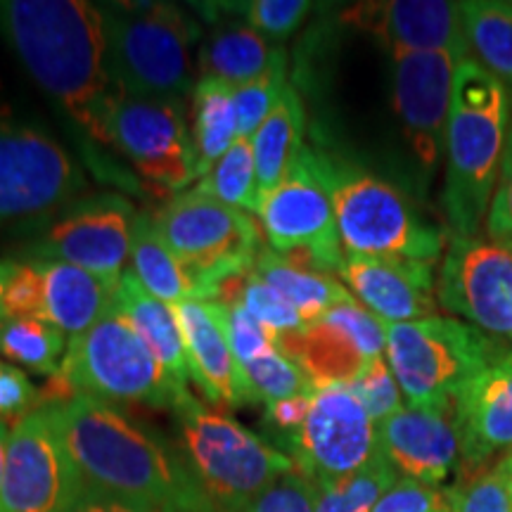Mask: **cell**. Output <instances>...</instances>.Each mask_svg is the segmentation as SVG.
Segmentation results:
<instances>
[{
	"label": "cell",
	"instance_id": "1",
	"mask_svg": "<svg viewBox=\"0 0 512 512\" xmlns=\"http://www.w3.org/2000/svg\"><path fill=\"white\" fill-rule=\"evenodd\" d=\"M83 486L176 512H211L178 444L86 394H43Z\"/></svg>",
	"mask_w": 512,
	"mask_h": 512
},
{
	"label": "cell",
	"instance_id": "2",
	"mask_svg": "<svg viewBox=\"0 0 512 512\" xmlns=\"http://www.w3.org/2000/svg\"><path fill=\"white\" fill-rule=\"evenodd\" d=\"M0 36L38 86L98 143L114 98L100 5L86 0H0Z\"/></svg>",
	"mask_w": 512,
	"mask_h": 512
},
{
	"label": "cell",
	"instance_id": "3",
	"mask_svg": "<svg viewBox=\"0 0 512 512\" xmlns=\"http://www.w3.org/2000/svg\"><path fill=\"white\" fill-rule=\"evenodd\" d=\"M510 124V88L475 57L460 62L446 124V178L441 195L453 235L477 238L482 230Z\"/></svg>",
	"mask_w": 512,
	"mask_h": 512
},
{
	"label": "cell",
	"instance_id": "4",
	"mask_svg": "<svg viewBox=\"0 0 512 512\" xmlns=\"http://www.w3.org/2000/svg\"><path fill=\"white\" fill-rule=\"evenodd\" d=\"M318 159L344 254L437 264L444 254V230L396 185L328 152H318Z\"/></svg>",
	"mask_w": 512,
	"mask_h": 512
},
{
	"label": "cell",
	"instance_id": "5",
	"mask_svg": "<svg viewBox=\"0 0 512 512\" xmlns=\"http://www.w3.org/2000/svg\"><path fill=\"white\" fill-rule=\"evenodd\" d=\"M171 413L178 448L211 512H245L266 486L297 470L280 448L256 437L230 415L204 406L192 392Z\"/></svg>",
	"mask_w": 512,
	"mask_h": 512
},
{
	"label": "cell",
	"instance_id": "6",
	"mask_svg": "<svg viewBox=\"0 0 512 512\" xmlns=\"http://www.w3.org/2000/svg\"><path fill=\"white\" fill-rule=\"evenodd\" d=\"M107 67L117 91L133 98L183 100L192 88V46L200 27L171 3L100 5Z\"/></svg>",
	"mask_w": 512,
	"mask_h": 512
},
{
	"label": "cell",
	"instance_id": "7",
	"mask_svg": "<svg viewBox=\"0 0 512 512\" xmlns=\"http://www.w3.org/2000/svg\"><path fill=\"white\" fill-rule=\"evenodd\" d=\"M384 332V356L401 394L422 411H453L465 384L505 356L496 337L446 316L384 323Z\"/></svg>",
	"mask_w": 512,
	"mask_h": 512
},
{
	"label": "cell",
	"instance_id": "8",
	"mask_svg": "<svg viewBox=\"0 0 512 512\" xmlns=\"http://www.w3.org/2000/svg\"><path fill=\"white\" fill-rule=\"evenodd\" d=\"M86 394L105 403L174 408L190 389L178 387L117 306L81 335L69 337L60 373L46 394Z\"/></svg>",
	"mask_w": 512,
	"mask_h": 512
},
{
	"label": "cell",
	"instance_id": "9",
	"mask_svg": "<svg viewBox=\"0 0 512 512\" xmlns=\"http://www.w3.org/2000/svg\"><path fill=\"white\" fill-rule=\"evenodd\" d=\"M152 219L202 302L228 278L252 271L261 254L264 233L252 214L195 190L169 197Z\"/></svg>",
	"mask_w": 512,
	"mask_h": 512
},
{
	"label": "cell",
	"instance_id": "10",
	"mask_svg": "<svg viewBox=\"0 0 512 512\" xmlns=\"http://www.w3.org/2000/svg\"><path fill=\"white\" fill-rule=\"evenodd\" d=\"M256 216L268 249L294 266L339 273L344 249L318 150L302 147L283 181L264 195Z\"/></svg>",
	"mask_w": 512,
	"mask_h": 512
},
{
	"label": "cell",
	"instance_id": "11",
	"mask_svg": "<svg viewBox=\"0 0 512 512\" xmlns=\"http://www.w3.org/2000/svg\"><path fill=\"white\" fill-rule=\"evenodd\" d=\"M183 100L133 98L117 93L105 121V143L131 162L143 183L159 195H181L200 181Z\"/></svg>",
	"mask_w": 512,
	"mask_h": 512
},
{
	"label": "cell",
	"instance_id": "12",
	"mask_svg": "<svg viewBox=\"0 0 512 512\" xmlns=\"http://www.w3.org/2000/svg\"><path fill=\"white\" fill-rule=\"evenodd\" d=\"M83 190V169L55 138L0 121V226L57 214Z\"/></svg>",
	"mask_w": 512,
	"mask_h": 512
},
{
	"label": "cell",
	"instance_id": "13",
	"mask_svg": "<svg viewBox=\"0 0 512 512\" xmlns=\"http://www.w3.org/2000/svg\"><path fill=\"white\" fill-rule=\"evenodd\" d=\"M138 211L121 195L74 200L22 249V261H62L117 287L131 259Z\"/></svg>",
	"mask_w": 512,
	"mask_h": 512
},
{
	"label": "cell",
	"instance_id": "14",
	"mask_svg": "<svg viewBox=\"0 0 512 512\" xmlns=\"http://www.w3.org/2000/svg\"><path fill=\"white\" fill-rule=\"evenodd\" d=\"M83 489L46 403L19 418L5 451L0 512H69Z\"/></svg>",
	"mask_w": 512,
	"mask_h": 512
},
{
	"label": "cell",
	"instance_id": "15",
	"mask_svg": "<svg viewBox=\"0 0 512 512\" xmlns=\"http://www.w3.org/2000/svg\"><path fill=\"white\" fill-rule=\"evenodd\" d=\"M278 446L302 475L325 484L354 475L377 456V427L347 384H323L313 389L302 430Z\"/></svg>",
	"mask_w": 512,
	"mask_h": 512
},
{
	"label": "cell",
	"instance_id": "16",
	"mask_svg": "<svg viewBox=\"0 0 512 512\" xmlns=\"http://www.w3.org/2000/svg\"><path fill=\"white\" fill-rule=\"evenodd\" d=\"M437 302L486 335L512 342V249L453 235L439 268Z\"/></svg>",
	"mask_w": 512,
	"mask_h": 512
},
{
	"label": "cell",
	"instance_id": "17",
	"mask_svg": "<svg viewBox=\"0 0 512 512\" xmlns=\"http://www.w3.org/2000/svg\"><path fill=\"white\" fill-rule=\"evenodd\" d=\"M394 112L415 159L437 169L446 145L453 81L460 57L441 50H389Z\"/></svg>",
	"mask_w": 512,
	"mask_h": 512
},
{
	"label": "cell",
	"instance_id": "18",
	"mask_svg": "<svg viewBox=\"0 0 512 512\" xmlns=\"http://www.w3.org/2000/svg\"><path fill=\"white\" fill-rule=\"evenodd\" d=\"M278 347L309 375L313 387L347 384L358 370L384 356V320L356 299L337 304L302 330L278 339Z\"/></svg>",
	"mask_w": 512,
	"mask_h": 512
},
{
	"label": "cell",
	"instance_id": "19",
	"mask_svg": "<svg viewBox=\"0 0 512 512\" xmlns=\"http://www.w3.org/2000/svg\"><path fill=\"white\" fill-rule=\"evenodd\" d=\"M377 453L399 479L441 489L460 460L453 411H422L403 406L377 425Z\"/></svg>",
	"mask_w": 512,
	"mask_h": 512
},
{
	"label": "cell",
	"instance_id": "20",
	"mask_svg": "<svg viewBox=\"0 0 512 512\" xmlns=\"http://www.w3.org/2000/svg\"><path fill=\"white\" fill-rule=\"evenodd\" d=\"M339 278L356 302L384 323H411L437 316V280L432 264L344 254Z\"/></svg>",
	"mask_w": 512,
	"mask_h": 512
},
{
	"label": "cell",
	"instance_id": "21",
	"mask_svg": "<svg viewBox=\"0 0 512 512\" xmlns=\"http://www.w3.org/2000/svg\"><path fill=\"white\" fill-rule=\"evenodd\" d=\"M349 17L380 38L387 50H441L460 60L470 57L460 3L389 0L358 5Z\"/></svg>",
	"mask_w": 512,
	"mask_h": 512
},
{
	"label": "cell",
	"instance_id": "22",
	"mask_svg": "<svg viewBox=\"0 0 512 512\" xmlns=\"http://www.w3.org/2000/svg\"><path fill=\"white\" fill-rule=\"evenodd\" d=\"M453 422L465 467L482 470L498 453H512V354L465 384L453 401Z\"/></svg>",
	"mask_w": 512,
	"mask_h": 512
},
{
	"label": "cell",
	"instance_id": "23",
	"mask_svg": "<svg viewBox=\"0 0 512 512\" xmlns=\"http://www.w3.org/2000/svg\"><path fill=\"white\" fill-rule=\"evenodd\" d=\"M171 309L181 328L190 380L197 384V389H202L207 401L219 408L249 406L252 396L230 351L216 306L202 299H185Z\"/></svg>",
	"mask_w": 512,
	"mask_h": 512
},
{
	"label": "cell",
	"instance_id": "24",
	"mask_svg": "<svg viewBox=\"0 0 512 512\" xmlns=\"http://www.w3.org/2000/svg\"><path fill=\"white\" fill-rule=\"evenodd\" d=\"M216 8L219 10H207L209 15H214V24L200 48V79L211 76L240 88L264 74L283 48L273 46L266 36L249 27L245 19H235L226 5Z\"/></svg>",
	"mask_w": 512,
	"mask_h": 512
},
{
	"label": "cell",
	"instance_id": "25",
	"mask_svg": "<svg viewBox=\"0 0 512 512\" xmlns=\"http://www.w3.org/2000/svg\"><path fill=\"white\" fill-rule=\"evenodd\" d=\"M43 320L76 337L105 316L114 306L117 287L98 275L62 261H41Z\"/></svg>",
	"mask_w": 512,
	"mask_h": 512
},
{
	"label": "cell",
	"instance_id": "26",
	"mask_svg": "<svg viewBox=\"0 0 512 512\" xmlns=\"http://www.w3.org/2000/svg\"><path fill=\"white\" fill-rule=\"evenodd\" d=\"M114 306L124 313V318L133 325V330L138 332V337L143 339L145 347L152 351V356L169 373L171 380L178 387L190 389L188 361H185L183 337L174 309L164 304L162 299H157L155 294L147 292L131 268L121 275L117 283Z\"/></svg>",
	"mask_w": 512,
	"mask_h": 512
},
{
	"label": "cell",
	"instance_id": "27",
	"mask_svg": "<svg viewBox=\"0 0 512 512\" xmlns=\"http://www.w3.org/2000/svg\"><path fill=\"white\" fill-rule=\"evenodd\" d=\"M304 128L306 112L302 95L290 83L285 88L283 98L275 105V110L268 114V119L259 126V131L249 138L254 150L261 200L283 181L294 159L302 152Z\"/></svg>",
	"mask_w": 512,
	"mask_h": 512
},
{
	"label": "cell",
	"instance_id": "28",
	"mask_svg": "<svg viewBox=\"0 0 512 512\" xmlns=\"http://www.w3.org/2000/svg\"><path fill=\"white\" fill-rule=\"evenodd\" d=\"M254 273L266 285H271L275 292L283 294L287 302L297 309L299 316H302L304 325L325 316L337 304L354 299V294L339 280L332 278L330 273L294 266L292 261H287L285 256L273 252V249H261L259 259L254 264Z\"/></svg>",
	"mask_w": 512,
	"mask_h": 512
},
{
	"label": "cell",
	"instance_id": "29",
	"mask_svg": "<svg viewBox=\"0 0 512 512\" xmlns=\"http://www.w3.org/2000/svg\"><path fill=\"white\" fill-rule=\"evenodd\" d=\"M233 86L226 81L202 76L192 88L190 138L197 155L200 178L226 155L238 140V119L233 107Z\"/></svg>",
	"mask_w": 512,
	"mask_h": 512
},
{
	"label": "cell",
	"instance_id": "30",
	"mask_svg": "<svg viewBox=\"0 0 512 512\" xmlns=\"http://www.w3.org/2000/svg\"><path fill=\"white\" fill-rule=\"evenodd\" d=\"M131 261L136 278L143 287L164 304L174 306L185 299H195V287L185 275L183 266L166 245L162 235L155 226L152 214H140L133 228V245H131Z\"/></svg>",
	"mask_w": 512,
	"mask_h": 512
},
{
	"label": "cell",
	"instance_id": "31",
	"mask_svg": "<svg viewBox=\"0 0 512 512\" xmlns=\"http://www.w3.org/2000/svg\"><path fill=\"white\" fill-rule=\"evenodd\" d=\"M460 10L477 62L512 88V3L465 0L460 3Z\"/></svg>",
	"mask_w": 512,
	"mask_h": 512
},
{
	"label": "cell",
	"instance_id": "32",
	"mask_svg": "<svg viewBox=\"0 0 512 512\" xmlns=\"http://www.w3.org/2000/svg\"><path fill=\"white\" fill-rule=\"evenodd\" d=\"M67 354V335L38 318H15L0 325V356L38 375L55 377Z\"/></svg>",
	"mask_w": 512,
	"mask_h": 512
},
{
	"label": "cell",
	"instance_id": "33",
	"mask_svg": "<svg viewBox=\"0 0 512 512\" xmlns=\"http://www.w3.org/2000/svg\"><path fill=\"white\" fill-rule=\"evenodd\" d=\"M192 190L252 216L259 214L261 190L252 143L247 138L235 140L233 147L214 164V169L192 185Z\"/></svg>",
	"mask_w": 512,
	"mask_h": 512
},
{
	"label": "cell",
	"instance_id": "34",
	"mask_svg": "<svg viewBox=\"0 0 512 512\" xmlns=\"http://www.w3.org/2000/svg\"><path fill=\"white\" fill-rule=\"evenodd\" d=\"M399 482V475L380 453L366 467L335 482L316 484V512H373L380 498Z\"/></svg>",
	"mask_w": 512,
	"mask_h": 512
},
{
	"label": "cell",
	"instance_id": "35",
	"mask_svg": "<svg viewBox=\"0 0 512 512\" xmlns=\"http://www.w3.org/2000/svg\"><path fill=\"white\" fill-rule=\"evenodd\" d=\"M245 375L252 403H275L292 396L313 394V382L290 356H285L280 347H271L254 361L240 368Z\"/></svg>",
	"mask_w": 512,
	"mask_h": 512
},
{
	"label": "cell",
	"instance_id": "36",
	"mask_svg": "<svg viewBox=\"0 0 512 512\" xmlns=\"http://www.w3.org/2000/svg\"><path fill=\"white\" fill-rule=\"evenodd\" d=\"M287 86H290V81H287V55L285 50H280L264 74L233 91L238 138L249 140L259 131V126L264 124L268 114L275 110V105L283 98Z\"/></svg>",
	"mask_w": 512,
	"mask_h": 512
},
{
	"label": "cell",
	"instance_id": "37",
	"mask_svg": "<svg viewBox=\"0 0 512 512\" xmlns=\"http://www.w3.org/2000/svg\"><path fill=\"white\" fill-rule=\"evenodd\" d=\"M15 318L43 320L41 261L0 259V323Z\"/></svg>",
	"mask_w": 512,
	"mask_h": 512
},
{
	"label": "cell",
	"instance_id": "38",
	"mask_svg": "<svg viewBox=\"0 0 512 512\" xmlns=\"http://www.w3.org/2000/svg\"><path fill=\"white\" fill-rule=\"evenodd\" d=\"M347 387L361 401V406L366 408L375 427L403 408L401 387L396 382L392 368H389L387 356H377L373 361H368L366 366L351 377Z\"/></svg>",
	"mask_w": 512,
	"mask_h": 512
},
{
	"label": "cell",
	"instance_id": "39",
	"mask_svg": "<svg viewBox=\"0 0 512 512\" xmlns=\"http://www.w3.org/2000/svg\"><path fill=\"white\" fill-rule=\"evenodd\" d=\"M311 8L313 3H306V0H249V3L226 5L228 12L245 19L249 27L266 36L271 43L292 36L302 27Z\"/></svg>",
	"mask_w": 512,
	"mask_h": 512
},
{
	"label": "cell",
	"instance_id": "40",
	"mask_svg": "<svg viewBox=\"0 0 512 512\" xmlns=\"http://www.w3.org/2000/svg\"><path fill=\"white\" fill-rule=\"evenodd\" d=\"M444 496L451 512H512L508 489L501 467H482L475 475L444 486Z\"/></svg>",
	"mask_w": 512,
	"mask_h": 512
},
{
	"label": "cell",
	"instance_id": "41",
	"mask_svg": "<svg viewBox=\"0 0 512 512\" xmlns=\"http://www.w3.org/2000/svg\"><path fill=\"white\" fill-rule=\"evenodd\" d=\"M240 306L249 316L259 320L275 339L294 335V332L304 328V320L297 309L287 302L283 294H278L271 285H266L254 271L249 273Z\"/></svg>",
	"mask_w": 512,
	"mask_h": 512
},
{
	"label": "cell",
	"instance_id": "42",
	"mask_svg": "<svg viewBox=\"0 0 512 512\" xmlns=\"http://www.w3.org/2000/svg\"><path fill=\"white\" fill-rule=\"evenodd\" d=\"M214 306H216V313H219L223 332H226L228 337L230 351H233L235 361H238L240 368L245 366V363L254 361L256 356H261L271 347H278V339H275L271 332L259 323V320L249 316L240 304L235 306L214 304Z\"/></svg>",
	"mask_w": 512,
	"mask_h": 512
},
{
	"label": "cell",
	"instance_id": "43",
	"mask_svg": "<svg viewBox=\"0 0 512 512\" xmlns=\"http://www.w3.org/2000/svg\"><path fill=\"white\" fill-rule=\"evenodd\" d=\"M318 486L299 470L278 477L245 512H316Z\"/></svg>",
	"mask_w": 512,
	"mask_h": 512
},
{
	"label": "cell",
	"instance_id": "44",
	"mask_svg": "<svg viewBox=\"0 0 512 512\" xmlns=\"http://www.w3.org/2000/svg\"><path fill=\"white\" fill-rule=\"evenodd\" d=\"M43 403V392L34 387L22 368L0 361V420H19Z\"/></svg>",
	"mask_w": 512,
	"mask_h": 512
},
{
	"label": "cell",
	"instance_id": "45",
	"mask_svg": "<svg viewBox=\"0 0 512 512\" xmlns=\"http://www.w3.org/2000/svg\"><path fill=\"white\" fill-rule=\"evenodd\" d=\"M486 233L491 240L501 245H512V124L505 140V152L501 171H498V183L491 197L489 214H486Z\"/></svg>",
	"mask_w": 512,
	"mask_h": 512
},
{
	"label": "cell",
	"instance_id": "46",
	"mask_svg": "<svg viewBox=\"0 0 512 512\" xmlns=\"http://www.w3.org/2000/svg\"><path fill=\"white\" fill-rule=\"evenodd\" d=\"M373 512H451L444 489L422 486L411 479H399L392 489L380 498Z\"/></svg>",
	"mask_w": 512,
	"mask_h": 512
},
{
	"label": "cell",
	"instance_id": "47",
	"mask_svg": "<svg viewBox=\"0 0 512 512\" xmlns=\"http://www.w3.org/2000/svg\"><path fill=\"white\" fill-rule=\"evenodd\" d=\"M311 396L313 394L292 396V399H283V401H275L264 406V425L266 430L273 434L278 444H283L285 439H290L292 434L302 430L306 415H309V408H311Z\"/></svg>",
	"mask_w": 512,
	"mask_h": 512
},
{
	"label": "cell",
	"instance_id": "48",
	"mask_svg": "<svg viewBox=\"0 0 512 512\" xmlns=\"http://www.w3.org/2000/svg\"><path fill=\"white\" fill-rule=\"evenodd\" d=\"M69 512H176V510L159 508V505L133 501V498L105 494V491L83 486L79 498H76Z\"/></svg>",
	"mask_w": 512,
	"mask_h": 512
},
{
	"label": "cell",
	"instance_id": "49",
	"mask_svg": "<svg viewBox=\"0 0 512 512\" xmlns=\"http://www.w3.org/2000/svg\"><path fill=\"white\" fill-rule=\"evenodd\" d=\"M10 422L0 420V484H3V470H5V451H8V439H10Z\"/></svg>",
	"mask_w": 512,
	"mask_h": 512
},
{
	"label": "cell",
	"instance_id": "50",
	"mask_svg": "<svg viewBox=\"0 0 512 512\" xmlns=\"http://www.w3.org/2000/svg\"><path fill=\"white\" fill-rule=\"evenodd\" d=\"M498 467H501V475L505 479V489H508L510 505H512V453H505V456L498 458Z\"/></svg>",
	"mask_w": 512,
	"mask_h": 512
},
{
	"label": "cell",
	"instance_id": "51",
	"mask_svg": "<svg viewBox=\"0 0 512 512\" xmlns=\"http://www.w3.org/2000/svg\"><path fill=\"white\" fill-rule=\"evenodd\" d=\"M505 247H510V249H512V245H505Z\"/></svg>",
	"mask_w": 512,
	"mask_h": 512
},
{
	"label": "cell",
	"instance_id": "52",
	"mask_svg": "<svg viewBox=\"0 0 512 512\" xmlns=\"http://www.w3.org/2000/svg\"><path fill=\"white\" fill-rule=\"evenodd\" d=\"M0 325H3V323H0Z\"/></svg>",
	"mask_w": 512,
	"mask_h": 512
}]
</instances>
